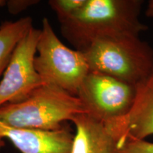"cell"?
Instances as JSON below:
<instances>
[{
  "label": "cell",
  "instance_id": "16",
  "mask_svg": "<svg viewBox=\"0 0 153 153\" xmlns=\"http://www.w3.org/2000/svg\"><path fill=\"white\" fill-rule=\"evenodd\" d=\"M150 78H152V79H153V74H152V76H151Z\"/></svg>",
  "mask_w": 153,
  "mask_h": 153
},
{
  "label": "cell",
  "instance_id": "11",
  "mask_svg": "<svg viewBox=\"0 0 153 153\" xmlns=\"http://www.w3.org/2000/svg\"><path fill=\"white\" fill-rule=\"evenodd\" d=\"M85 2L86 0H51L48 4L62 23L77 12Z\"/></svg>",
  "mask_w": 153,
  "mask_h": 153
},
{
  "label": "cell",
  "instance_id": "13",
  "mask_svg": "<svg viewBox=\"0 0 153 153\" xmlns=\"http://www.w3.org/2000/svg\"><path fill=\"white\" fill-rule=\"evenodd\" d=\"M38 2V0H11L6 1V4L9 12L15 15Z\"/></svg>",
  "mask_w": 153,
  "mask_h": 153
},
{
  "label": "cell",
  "instance_id": "7",
  "mask_svg": "<svg viewBox=\"0 0 153 153\" xmlns=\"http://www.w3.org/2000/svg\"><path fill=\"white\" fill-rule=\"evenodd\" d=\"M7 138L21 153H71L74 135L62 127L56 131L18 128L0 122V140Z\"/></svg>",
  "mask_w": 153,
  "mask_h": 153
},
{
  "label": "cell",
  "instance_id": "1",
  "mask_svg": "<svg viewBox=\"0 0 153 153\" xmlns=\"http://www.w3.org/2000/svg\"><path fill=\"white\" fill-rule=\"evenodd\" d=\"M143 4L141 0H86L77 12L60 23L61 34L81 52L100 38L139 36L148 28L140 21Z\"/></svg>",
  "mask_w": 153,
  "mask_h": 153
},
{
  "label": "cell",
  "instance_id": "2",
  "mask_svg": "<svg viewBox=\"0 0 153 153\" xmlns=\"http://www.w3.org/2000/svg\"><path fill=\"white\" fill-rule=\"evenodd\" d=\"M82 53L89 71L135 87L148 81L153 74V49L139 36L100 38Z\"/></svg>",
  "mask_w": 153,
  "mask_h": 153
},
{
  "label": "cell",
  "instance_id": "4",
  "mask_svg": "<svg viewBox=\"0 0 153 153\" xmlns=\"http://www.w3.org/2000/svg\"><path fill=\"white\" fill-rule=\"evenodd\" d=\"M34 65L45 85L55 86L74 96L89 72L81 51L69 48L59 39L46 17L42 20Z\"/></svg>",
  "mask_w": 153,
  "mask_h": 153
},
{
  "label": "cell",
  "instance_id": "12",
  "mask_svg": "<svg viewBox=\"0 0 153 153\" xmlns=\"http://www.w3.org/2000/svg\"><path fill=\"white\" fill-rule=\"evenodd\" d=\"M114 153H153V143L126 137L118 143Z\"/></svg>",
  "mask_w": 153,
  "mask_h": 153
},
{
  "label": "cell",
  "instance_id": "10",
  "mask_svg": "<svg viewBox=\"0 0 153 153\" xmlns=\"http://www.w3.org/2000/svg\"><path fill=\"white\" fill-rule=\"evenodd\" d=\"M32 27L33 19L29 16L15 22H4L0 26V76L4 72L17 44Z\"/></svg>",
  "mask_w": 153,
  "mask_h": 153
},
{
  "label": "cell",
  "instance_id": "6",
  "mask_svg": "<svg viewBox=\"0 0 153 153\" xmlns=\"http://www.w3.org/2000/svg\"><path fill=\"white\" fill-rule=\"evenodd\" d=\"M41 29L32 27L19 42L0 81V106L24 101L43 85L34 65Z\"/></svg>",
  "mask_w": 153,
  "mask_h": 153
},
{
  "label": "cell",
  "instance_id": "5",
  "mask_svg": "<svg viewBox=\"0 0 153 153\" xmlns=\"http://www.w3.org/2000/svg\"><path fill=\"white\" fill-rule=\"evenodd\" d=\"M137 87L119 79L89 71L78 90L85 114L104 123H114L126 116L133 106Z\"/></svg>",
  "mask_w": 153,
  "mask_h": 153
},
{
  "label": "cell",
  "instance_id": "3",
  "mask_svg": "<svg viewBox=\"0 0 153 153\" xmlns=\"http://www.w3.org/2000/svg\"><path fill=\"white\" fill-rule=\"evenodd\" d=\"M82 113L85 108L76 96L43 84L25 100L0 106V122L18 128L56 131L63 122Z\"/></svg>",
  "mask_w": 153,
  "mask_h": 153
},
{
  "label": "cell",
  "instance_id": "15",
  "mask_svg": "<svg viewBox=\"0 0 153 153\" xmlns=\"http://www.w3.org/2000/svg\"><path fill=\"white\" fill-rule=\"evenodd\" d=\"M6 1L4 0H0V7H3L4 5L6 4Z\"/></svg>",
  "mask_w": 153,
  "mask_h": 153
},
{
  "label": "cell",
  "instance_id": "14",
  "mask_svg": "<svg viewBox=\"0 0 153 153\" xmlns=\"http://www.w3.org/2000/svg\"><path fill=\"white\" fill-rule=\"evenodd\" d=\"M145 14L147 16L153 18V0H150L148 1V7L145 11Z\"/></svg>",
  "mask_w": 153,
  "mask_h": 153
},
{
  "label": "cell",
  "instance_id": "8",
  "mask_svg": "<svg viewBox=\"0 0 153 153\" xmlns=\"http://www.w3.org/2000/svg\"><path fill=\"white\" fill-rule=\"evenodd\" d=\"M119 137L145 140L153 135V79L137 86L133 106L124 117L108 123ZM118 141V142H119Z\"/></svg>",
  "mask_w": 153,
  "mask_h": 153
},
{
  "label": "cell",
  "instance_id": "9",
  "mask_svg": "<svg viewBox=\"0 0 153 153\" xmlns=\"http://www.w3.org/2000/svg\"><path fill=\"white\" fill-rule=\"evenodd\" d=\"M71 121L74 124L71 153H114L119 138L108 124L85 113L76 114Z\"/></svg>",
  "mask_w": 153,
  "mask_h": 153
}]
</instances>
